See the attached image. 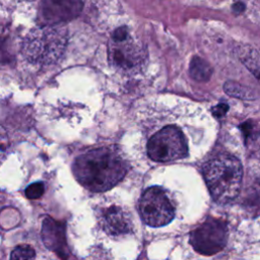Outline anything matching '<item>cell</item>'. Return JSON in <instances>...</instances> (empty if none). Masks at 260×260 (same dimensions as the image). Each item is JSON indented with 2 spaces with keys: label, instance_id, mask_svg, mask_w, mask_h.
<instances>
[{
  "label": "cell",
  "instance_id": "17",
  "mask_svg": "<svg viewBox=\"0 0 260 260\" xmlns=\"http://www.w3.org/2000/svg\"><path fill=\"white\" fill-rule=\"evenodd\" d=\"M228 110H229V106L226 104H219L212 109V114L214 117L219 118V117H222L228 112Z\"/></svg>",
  "mask_w": 260,
  "mask_h": 260
},
{
  "label": "cell",
  "instance_id": "12",
  "mask_svg": "<svg viewBox=\"0 0 260 260\" xmlns=\"http://www.w3.org/2000/svg\"><path fill=\"white\" fill-rule=\"evenodd\" d=\"M241 59L254 76L260 80V55L254 49H245L242 51Z\"/></svg>",
  "mask_w": 260,
  "mask_h": 260
},
{
  "label": "cell",
  "instance_id": "16",
  "mask_svg": "<svg viewBox=\"0 0 260 260\" xmlns=\"http://www.w3.org/2000/svg\"><path fill=\"white\" fill-rule=\"evenodd\" d=\"M10 148V143L6 132L0 128V164L5 159Z\"/></svg>",
  "mask_w": 260,
  "mask_h": 260
},
{
  "label": "cell",
  "instance_id": "18",
  "mask_svg": "<svg viewBox=\"0 0 260 260\" xmlns=\"http://www.w3.org/2000/svg\"><path fill=\"white\" fill-rule=\"evenodd\" d=\"M232 9L236 13H241L242 11L245 10V4L242 2H237L232 6Z\"/></svg>",
  "mask_w": 260,
  "mask_h": 260
},
{
  "label": "cell",
  "instance_id": "11",
  "mask_svg": "<svg viewBox=\"0 0 260 260\" xmlns=\"http://www.w3.org/2000/svg\"><path fill=\"white\" fill-rule=\"evenodd\" d=\"M189 71L193 79L197 81H208L211 76L212 69L205 60L195 56L191 60Z\"/></svg>",
  "mask_w": 260,
  "mask_h": 260
},
{
  "label": "cell",
  "instance_id": "4",
  "mask_svg": "<svg viewBox=\"0 0 260 260\" xmlns=\"http://www.w3.org/2000/svg\"><path fill=\"white\" fill-rule=\"evenodd\" d=\"M187 130L178 122L166 123L146 139L147 156L156 162H171L187 158L190 154Z\"/></svg>",
  "mask_w": 260,
  "mask_h": 260
},
{
  "label": "cell",
  "instance_id": "9",
  "mask_svg": "<svg viewBox=\"0 0 260 260\" xmlns=\"http://www.w3.org/2000/svg\"><path fill=\"white\" fill-rule=\"evenodd\" d=\"M82 8L80 0H43L40 17L45 25H55L77 16Z\"/></svg>",
  "mask_w": 260,
  "mask_h": 260
},
{
  "label": "cell",
  "instance_id": "5",
  "mask_svg": "<svg viewBox=\"0 0 260 260\" xmlns=\"http://www.w3.org/2000/svg\"><path fill=\"white\" fill-rule=\"evenodd\" d=\"M108 59L118 72L135 74L142 71L147 60V53L142 44L136 41L127 27L116 28L109 42Z\"/></svg>",
  "mask_w": 260,
  "mask_h": 260
},
{
  "label": "cell",
  "instance_id": "10",
  "mask_svg": "<svg viewBox=\"0 0 260 260\" xmlns=\"http://www.w3.org/2000/svg\"><path fill=\"white\" fill-rule=\"evenodd\" d=\"M43 238L45 243L54 250H59V248L65 244L63 228L54 220L47 219L44 221Z\"/></svg>",
  "mask_w": 260,
  "mask_h": 260
},
{
  "label": "cell",
  "instance_id": "13",
  "mask_svg": "<svg viewBox=\"0 0 260 260\" xmlns=\"http://www.w3.org/2000/svg\"><path fill=\"white\" fill-rule=\"evenodd\" d=\"M224 91L232 96H236L240 99H252L251 91L236 82H232V81L226 82L224 84Z\"/></svg>",
  "mask_w": 260,
  "mask_h": 260
},
{
  "label": "cell",
  "instance_id": "15",
  "mask_svg": "<svg viewBox=\"0 0 260 260\" xmlns=\"http://www.w3.org/2000/svg\"><path fill=\"white\" fill-rule=\"evenodd\" d=\"M44 190V184L42 182H36L26 187L25 195L29 199H37L43 195Z\"/></svg>",
  "mask_w": 260,
  "mask_h": 260
},
{
  "label": "cell",
  "instance_id": "1",
  "mask_svg": "<svg viewBox=\"0 0 260 260\" xmlns=\"http://www.w3.org/2000/svg\"><path fill=\"white\" fill-rule=\"evenodd\" d=\"M129 164L115 146L90 149L75 158L72 171L84 188L92 192H104L117 185L126 175Z\"/></svg>",
  "mask_w": 260,
  "mask_h": 260
},
{
  "label": "cell",
  "instance_id": "7",
  "mask_svg": "<svg viewBox=\"0 0 260 260\" xmlns=\"http://www.w3.org/2000/svg\"><path fill=\"white\" fill-rule=\"evenodd\" d=\"M226 241V222L218 218H207L190 234V244L196 252L203 255H213L220 252Z\"/></svg>",
  "mask_w": 260,
  "mask_h": 260
},
{
  "label": "cell",
  "instance_id": "14",
  "mask_svg": "<svg viewBox=\"0 0 260 260\" xmlns=\"http://www.w3.org/2000/svg\"><path fill=\"white\" fill-rule=\"evenodd\" d=\"M35 250L28 245L17 246L11 253V259H31L35 258Z\"/></svg>",
  "mask_w": 260,
  "mask_h": 260
},
{
  "label": "cell",
  "instance_id": "8",
  "mask_svg": "<svg viewBox=\"0 0 260 260\" xmlns=\"http://www.w3.org/2000/svg\"><path fill=\"white\" fill-rule=\"evenodd\" d=\"M96 214L99 226L110 238L121 239L133 233L131 214L124 206L110 203L101 207Z\"/></svg>",
  "mask_w": 260,
  "mask_h": 260
},
{
  "label": "cell",
  "instance_id": "2",
  "mask_svg": "<svg viewBox=\"0 0 260 260\" xmlns=\"http://www.w3.org/2000/svg\"><path fill=\"white\" fill-rule=\"evenodd\" d=\"M203 176L214 201L228 203L239 195L243 168L237 157L231 154L214 156L204 165Z\"/></svg>",
  "mask_w": 260,
  "mask_h": 260
},
{
  "label": "cell",
  "instance_id": "3",
  "mask_svg": "<svg viewBox=\"0 0 260 260\" xmlns=\"http://www.w3.org/2000/svg\"><path fill=\"white\" fill-rule=\"evenodd\" d=\"M68 43L66 28L44 25L31 29L23 39L21 54L30 64L47 66L56 63L64 54Z\"/></svg>",
  "mask_w": 260,
  "mask_h": 260
},
{
  "label": "cell",
  "instance_id": "6",
  "mask_svg": "<svg viewBox=\"0 0 260 260\" xmlns=\"http://www.w3.org/2000/svg\"><path fill=\"white\" fill-rule=\"evenodd\" d=\"M142 220L151 228L167 225L175 216V207L168 193L160 187L147 188L139 200Z\"/></svg>",
  "mask_w": 260,
  "mask_h": 260
}]
</instances>
